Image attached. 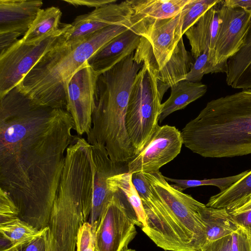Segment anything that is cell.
<instances>
[{
  "instance_id": "obj_1",
  "label": "cell",
  "mask_w": 251,
  "mask_h": 251,
  "mask_svg": "<svg viewBox=\"0 0 251 251\" xmlns=\"http://www.w3.org/2000/svg\"><path fill=\"white\" fill-rule=\"evenodd\" d=\"M73 129L66 109L36 105L16 87L0 98V186L20 213L51 211Z\"/></svg>"
},
{
  "instance_id": "obj_2",
  "label": "cell",
  "mask_w": 251,
  "mask_h": 251,
  "mask_svg": "<svg viewBox=\"0 0 251 251\" xmlns=\"http://www.w3.org/2000/svg\"><path fill=\"white\" fill-rule=\"evenodd\" d=\"M181 134L184 146L204 157L251 154V89L209 101Z\"/></svg>"
},
{
  "instance_id": "obj_3",
  "label": "cell",
  "mask_w": 251,
  "mask_h": 251,
  "mask_svg": "<svg viewBox=\"0 0 251 251\" xmlns=\"http://www.w3.org/2000/svg\"><path fill=\"white\" fill-rule=\"evenodd\" d=\"M128 29L112 25L79 42L64 41L41 58L16 86L17 90L36 105L66 110L72 77L96 52Z\"/></svg>"
},
{
  "instance_id": "obj_4",
  "label": "cell",
  "mask_w": 251,
  "mask_h": 251,
  "mask_svg": "<svg viewBox=\"0 0 251 251\" xmlns=\"http://www.w3.org/2000/svg\"><path fill=\"white\" fill-rule=\"evenodd\" d=\"M140 69L137 63L125 59L100 75L96 82L92 125L87 141L103 147L119 167L136 155L126 130V117L132 85Z\"/></svg>"
},
{
  "instance_id": "obj_5",
  "label": "cell",
  "mask_w": 251,
  "mask_h": 251,
  "mask_svg": "<svg viewBox=\"0 0 251 251\" xmlns=\"http://www.w3.org/2000/svg\"><path fill=\"white\" fill-rule=\"evenodd\" d=\"M136 50L142 55L144 63L133 81L126 117V130L136 154L159 126L163 96L159 89L158 70L152 58L140 45Z\"/></svg>"
},
{
  "instance_id": "obj_6",
  "label": "cell",
  "mask_w": 251,
  "mask_h": 251,
  "mask_svg": "<svg viewBox=\"0 0 251 251\" xmlns=\"http://www.w3.org/2000/svg\"><path fill=\"white\" fill-rule=\"evenodd\" d=\"M151 190L169 212L186 245L199 251L206 242V228L200 209L204 204L174 188L159 172L144 173Z\"/></svg>"
},
{
  "instance_id": "obj_7",
  "label": "cell",
  "mask_w": 251,
  "mask_h": 251,
  "mask_svg": "<svg viewBox=\"0 0 251 251\" xmlns=\"http://www.w3.org/2000/svg\"><path fill=\"white\" fill-rule=\"evenodd\" d=\"M137 215L123 193L116 191L106 204L94 233L95 251H126L135 237Z\"/></svg>"
},
{
  "instance_id": "obj_8",
  "label": "cell",
  "mask_w": 251,
  "mask_h": 251,
  "mask_svg": "<svg viewBox=\"0 0 251 251\" xmlns=\"http://www.w3.org/2000/svg\"><path fill=\"white\" fill-rule=\"evenodd\" d=\"M70 26L62 24L58 31L35 44L20 39L0 54V98L15 88L47 52L65 41Z\"/></svg>"
},
{
  "instance_id": "obj_9",
  "label": "cell",
  "mask_w": 251,
  "mask_h": 251,
  "mask_svg": "<svg viewBox=\"0 0 251 251\" xmlns=\"http://www.w3.org/2000/svg\"><path fill=\"white\" fill-rule=\"evenodd\" d=\"M183 141L175 126H159L142 150L127 164V172L155 173L178 155Z\"/></svg>"
},
{
  "instance_id": "obj_10",
  "label": "cell",
  "mask_w": 251,
  "mask_h": 251,
  "mask_svg": "<svg viewBox=\"0 0 251 251\" xmlns=\"http://www.w3.org/2000/svg\"><path fill=\"white\" fill-rule=\"evenodd\" d=\"M98 75L86 62L70 80L66 110L72 116L74 130L79 135L89 133L95 106Z\"/></svg>"
},
{
  "instance_id": "obj_11",
  "label": "cell",
  "mask_w": 251,
  "mask_h": 251,
  "mask_svg": "<svg viewBox=\"0 0 251 251\" xmlns=\"http://www.w3.org/2000/svg\"><path fill=\"white\" fill-rule=\"evenodd\" d=\"M132 13L131 0L110 3L77 16L65 33L66 43L80 42L94 33L112 25L129 29Z\"/></svg>"
},
{
  "instance_id": "obj_12",
  "label": "cell",
  "mask_w": 251,
  "mask_h": 251,
  "mask_svg": "<svg viewBox=\"0 0 251 251\" xmlns=\"http://www.w3.org/2000/svg\"><path fill=\"white\" fill-rule=\"evenodd\" d=\"M182 18L181 11L173 17L150 23L136 32L142 37L141 41L152 57L158 71L170 59L183 36L181 33Z\"/></svg>"
},
{
  "instance_id": "obj_13",
  "label": "cell",
  "mask_w": 251,
  "mask_h": 251,
  "mask_svg": "<svg viewBox=\"0 0 251 251\" xmlns=\"http://www.w3.org/2000/svg\"><path fill=\"white\" fill-rule=\"evenodd\" d=\"M221 2V22L215 47V65L227 63L243 44L249 28L251 13L239 7L224 6Z\"/></svg>"
},
{
  "instance_id": "obj_14",
  "label": "cell",
  "mask_w": 251,
  "mask_h": 251,
  "mask_svg": "<svg viewBox=\"0 0 251 251\" xmlns=\"http://www.w3.org/2000/svg\"><path fill=\"white\" fill-rule=\"evenodd\" d=\"M93 164V188L90 223L95 233L105 206L114 193L108 188L107 179L120 173L119 167L110 159L105 149L91 145Z\"/></svg>"
},
{
  "instance_id": "obj_15",
  "label": "cell",
  "mask_w": 251,
  "mask_h": 251,
  "mask_svg": "<svg viewBox=\"0 0 251 251\" xmlns=\"http://www.w3.org/2000/svg\"><path fill=\"white\" fill-rule=\"evenodd\" d=\"M222 0L209 9L184 33L195 60L207 53L209 61L215 65V47L221 22L220 10Z\"/></svg>"
},
{
  "instance_id": "obj_16",
  "label": "cell",
  "mask_w": 251,
  "mask_h": 251,
  "mask_svg": "<svg viewBox=\"0 0 251 251\" xmlns=\"http://www.w3.org/2000/svg\"><path fill=\"white\" fill-rule=\"evenodd\" d=\"M141 38L128 29L96 52L88 60L87 63L99 75L134 52L140 43Z\"/></svg>"
},
{
  "instance_id": "obj_17",
  "label": "cell",
  "mask_w": 251,
  "mask_h": 251,
  "mask_svg": "<svg viewBox=\"0 0 251 251\" xmlns=\"http://www.w3.org/2000/svg\"><path fill=\"white\" fill-rule=\"evenodd\" d=\"M42 0H0V33H26L42 9Z\"/></svg>"
},
{
  "instance_id": "obj_18",
  "label": "cell",
  "mask_w": 251,
  "mask_h": 251,
  "mask_svg": "<svg viewBox=\"0 0 251 251\" xmlns=\"http://www.w3.org/2000/svg\"><path fill=\"white\" fill-rule=\"evenodd\" d=\"M190 0H131L132 13L130 29L135 33L154 21L168 19L179 14Z\"/></svg>"
},
{
  "instance_id": "obj_19",
  "label": "cell",
  "mask_w": 251,
  "mask_h": 251,
  "mask_svg": "<svg viewBox=\"0 0 251 251\" xmlns=\"http://www.w3.org/2000/svg\"><path fill=\"white\" fill-rule=\"evenodd\" d=\"M195 59L185 49L183 37L176 47L165 66L157 72L159 89L164 95L167 90L179 81L185 80Z\"/></svg>"
},
{
  "instance_id": "obj_20",
  "label": "cell",
  "mask_w": 251,
  "mask_h": 251,
  "mask_svg": "<svg viewBox=\"0 0 251 251\" xmlns=\"http://www.w3.org/2000/svg\"><path fill=\"white\" fill-rule=\"evenodd\" d=\"M227 64V84L235 89H251V18L243 44Z\"/></svg>"
},
{
  "instance_id": "obj_21",
  "label": "cell",
  "mask_w": 251,
  "mask_h": 251,
  "mask_svg": "<svg viewBox=\"0 0 251 251\" xmlns=\"http://www.w3.org/2000/svg\"><path fill=\"white\" fill-rule=\"evenodd\" d=\"M171 89L170 97L161 104L160 122L172 113L184 109L189 104L203 96L207 91V86L200 82L184 80L176 83Z\"/></svg>"
},
{
  "instance_id": "obj_22",
  "label": "cell",
  "mask_w": 251,
  "mask_h": 251,
  "mask_svg": "<svg viewBox=\"0 0 251 251\" xmlns=\"http://www.w3.org/2000/svg\"><path fill=\"white\" fill-rule=\"evenodd\" d=\"M199 212L206 228L205 243L231 235L240 227L226 208L204 204Z\"/></svg>"
},
{
  "instance_id": "obj_23",
  "label": "cell",
  "mask_w": 251,
  "mask_h": 251,
  "mask_svg": "<svg viewBox=\"0 0 251 251\" xmlns=\"http://www.w3.org/2000/svg\"><path fill=\"white\" fill-rule=\"evenodd\" d=\"M62 12L55 6L41 9L28 30L22 39L28 44H35L61 28Z\"/></svg>"
},
{
  "instance_id": "obj_24",
  "label": "cell",
  "mask_w": 251,
  "mask_h": 251,
  "mask_svg": "<svg viewBox=\"0 0 251 251\" xmlns=\"http://www.w3.org/2000/svg\"><path fill=\"white\" fill-rule=\"evenodd\" d=\"M251 196V169L229 188L211 196L206 205L213 208L232 210L244 203Z\"/></svg>"
},
{
  "instance_id": "obj_25",
  "label": "cell",
  "mask_w": 251,
  "mask_h": 251,
  "mask_svg": "<svg viewBox=\"0 0 251 251\" xmlns=\"http://www.w3.org/2000/svg\"><path fill=\"white\" fill-rule=\"evenodd\" d=\"M47 229H38L19 217L0 224L1 239L9 246L29 244L47 232Z\"/></svg>"
},
{
  "instance_id": "obj_26",
  "label": "cell",
  "mask_w": 251,
  "mask_h": 251,
  "mask_svg": "<svg viewBox=\"0 0 251 251\" xmlns=\"http://www.w3.org/2000/svg\"><path fill=\"white\" fill-rule=\"evenodd\" d=\"M109 190L112 193L119 191L123 193L133 208L142 227L146 224V217L141 199L131 181V174L119 173L107 179Z\"/></svg>"
},
{
  "instance_id": "obj_27",
  "label": "cell",
  "mask_w": 251,
  "mask_h": 251,
  "mask_svg": "<svg viewBox=\"0 0 251 251\" xmlns=\"http://www.w3.org/2000/svg\"><path fill=\"white\" fill-rule=\"evenodd\" d=\"M249 172V170L243 172L238 175L225 177L197 179H179L164 176L167 181L174 183L171 184L175 189L183 192L188 188L200 186H214L217 187L220 192L226 190L237 182Z\"/></svg>"
},
{
  "instance_id": "obj_28",
  "label": "cell",
  "mask_w": 251,
  "mask_h": 251,
  "mask_svg": "<svg viewBox=\"0 0 251 251\" xmlns=\"http://www.w3.org/2000/svg\"><path fill=\"white\" fill-rule=\"evenodd\" d=\"M220 0H190L182 11L181 33L183 35L198 19Z\"/></svg>"
},
{
  "instance_id": "obj_29",
  "label": "cell",
  "mask_w": 251,
  "mask_h": 251,
  "mask_svg": "<svg viewBox=\"0 0 251 251\" xmlns=\"http://www.w3.org/2000/svg\"><path fill=\"white\" fill-rule=\"evenodd\" d=\"M228 70L227 63L214 65L208 60L207 53H203L195 60L190 71L187 74L185 80L198 82L202 78L203 75L209 73H225Z\"/></svg>"
},
{
  "instance_id": "obj_30",
  "label": "cell",
  "mask_w": 251,
  "mask_h": 251,
  "mask_svg": "<svg viewBox=\"0 0 251 251\" xmlns=\"http://www.w3.org/2000/svg\"><path fill=\"white\" fill-rule=\"evenodd\" d=\"M20 209L10 196L0 188V223L18 218Z\"/></svg>"
},
{
  "instance_id": "obj_31",
  "label": "cell",
  "mask_w": 251,
  "mask_h": 251,
  "mask_svg": "<svg viewBox=\"0 0 251 251\" xmlns=\"http://www.w3.org/2000/svg\"><path fill=\"white\" fill-rule=\"evenodd\" d=\"M77 251H95L94 233L90 223L79 228L76 240Z\"/></svg>"
},
{
  "instance_id": "obj_32",
  "label": "cell",
  "mask_w": 251,
  "mask_h": 251,
  "mask_svg": "<svg viewBox=\"0 0 251 251\" xmlns=\"http://www.w3.org/2000/svg\"><path fill=\"white\" fill-rule=\"evenodd\" d=\"M231 251H251V235L241 227L231 234Z\"/></svg>"
},
{
  "instance_id": "obj_33",
  "label": "cell",
  "mask_w": 251,
  "mask_h": 251,
  "mask_svg": "<svg viewBox=\"0 0 251 251\" xmlns=\"http://www.w3.org/2000/svg\"><path fill=\"white\" fill-rule=\"evenodd\" d=\"M131 181L141 200L147 199L151 195V186L143 172L131 174Z\"/></svg>"
},
{
  "instance_id": "obj_34",
  "label": "cell",
  "mask_w": 251,
  "mask_h": 251,
  "mask_svg": "<svg viewBox=\"0 0 251 251\" xmlns=\"http://www.w3.org/2000/svg\"><path fill=\"white\" fill-rule=\"evenodd\" d=\"M231 234L206 243L199 251H231Z\"/></svg>"
},
{
  "instance_id": "obj_35",
  "label": "cell",
  "mask_w": 251,
  "mask_h": 251,
  "mask_svg": "<svg viewBox=\"0 0 251 251\" xmlns=\"http://www.w3.org/2000/svg\"><path fill=\"white\" fill-rule=\"evenodd\" d=\"M230 214L238 226L251 235V210Z\"/></svg>"
},
{
  "instance_id": "obj_36",
  "label": "cell",
  "mask_w": 251,
  "mask_h": 251,
  "mask_svg": "<svg viewBox=\"0 0 251 251\" xmlns=\"http://www.w3.org/2000/svg\"><path fill=\"white\" fill-rule=\"evenodd\" d=\"M21 35H23L21 33L16 32L0 33V54L15 44Z\"/></svg>"
},
{
  "instance_id": "obj_37",
  "label": "cell",
  "mask_w": 251,
  "mask_h": 251,
  "mask_svg": "<svg viewBox=\"0 0 251 251\" xmlns=\"http://www.w3.org/2000/svg\"><path fill=\"white\" fill-rule=\"evenodd\" d=\"M69 4L75 6H84L98 8L107 4L117 2V0H63Z\"/></svg>"
},
{
  "instance_id": "obj_38",
  "label": "cell",
  "mask_w": 251,
  "mask_h": 251,
  "mask_svg": "<svg viewBox=\"0 0 251 251\" xmlns=\"http://www.w3.org/2000/svg\"><path fill=\"white\" fill-rule=\"evenodd\" d=\"M47 232L38 237L26 247L25 251H46Z\"/></svg>"
},
{
  "instance_id": "obj_39",
  "label": "cell",
  "mask_w": 251,
  "mask_h": 251,
  "mask_svg": "<svg viewBox=\"0 0 251 251\" xmlns=\"http://www.w3.org/2000/svg\"><path fill=\"white\" fill-rule=\"evenodd\" d=\"M223 3L224 6L241 8L251 13V0H226Z\"/></svg>"
},
{
  "instance_id": "obj_40",
  "label": "cell",
  "mask_w": 251,
  "mask_h": 251,
  "mask_svg": "<svg viewBox=\"0 0 251 251\" xmlns=\"http://www.w3.org/2000/svg\"><path fill=\"white\" fill-rule=\"evenodd\" d=\"M250 210H251V198L241 205L228 211L230 214H234Z\"/></svg>"
},
{
  "instance_id": "obj_41",
  "label": "cell",
  "mask_w": 251,
  "mask_h": 251,
  "mask_svg": "<svg viewBox=\"0 0 251 251\" xmlns=\"http://www.w3.org/2000/svg\"><path fill=\"white\" fill-rule=\"evenodd\" d=\"M28 245L9 246L1 248L0 251H25Z\"/></svg>"
},
{
  "instance_id": "obj_42",
  "label": "cell",
  "mask_w": 251,
  "mask_h": 251,
  "mask_svg": "<svg viewBox=\"0 0 251 251\" xmlns=\"http://www.w3.org/2000/svg\"><path fill=\"white\" fill-rule=\"evenodd\" d=\"M126 251H136V250H133V249H128Z\"/></svg>"
},
{
  "instance_id": "obj_43",
  "label": "cell",
  "mask_w": 251,
  "mask_h": 251,
  "mask_svg": "<svg viewBox=\"0 0 251 251\" xmlns=\"http://www.w3.org/2000/svg\"><path fill=\"white\" fill-rule=\"evenodd\" d=\"M251 196L249 198V199L248 200H249V199H251ZM248 200H247V201H248Z\"/></svg>"
}]
</instances>
